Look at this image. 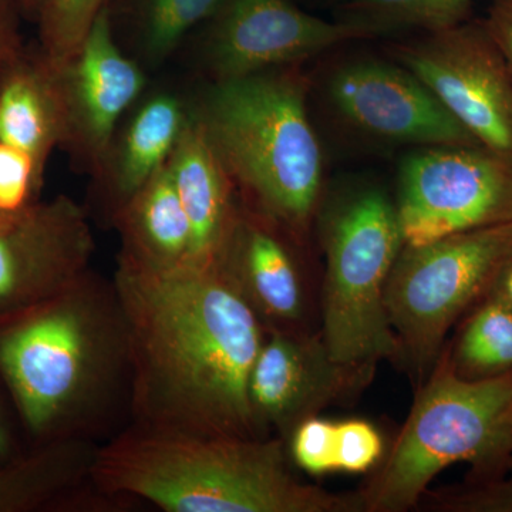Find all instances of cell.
Segmentation results:
<instances>
[{
  "label": "cell",
  "mask_w": 512,
  "mask_h": 512,
  "mask_svg": "<svg viewBox=\"0 0 512 512\" xmlns=\"http://www.w3.org/2000/svg\"><path fill=\"white\" fill-rule=\"evenodd\" d=\"M113 286L126 322L134 424L262 437L249 379L266 326L221 272L158 271L120 256Z\"/></svg>",
  "instance_id": "1"
},
{
  "label": "cell",
  "mask_w": 512,
  "mask_h": 512,
  "mask_svg": "<svg viewBox=\"0 0 512 512\" xmlns=\"http://www.w3.org/2000/svg\"><path fill=\"white\" fill-rule=\"evenodd\" d=\"M90 478L110 495L167 512H357L343 497L296 478L281 437L204 436L133 427L97 448Z\"/></svg>",
  "instance_id": "2"
},
{
  "label": "cell",
  "mask_w": 512,
  "mask_h": 512,
  "mask_svg": "<svg viewBox=\"0 0 512 512\" xmlns=\"http://www.w3.org/2000/svg\"><path fill=\"white\" fill-rule=\"evenodd\" d=\"M0 376L32 436L82 437L130 379L114 286L87 274L46 301L0 316Z\"/></svg>",
  "instance_id": "3"
},
{
  "label": "cell",
  "mask_w": 512,
  "mask_h": 512,
  "mask_svg": "<svg viewBox=\"0 0 512 512\" xmlns=\"http://www.w3.org/2000/svg\"><path fill=\"white\" fill-rule=\"evenodd\" d=\"M295 66L215 82L194 114L252 211L303 238L319 211L323 151Z\"/></svg>",
  "instance_id": "4"
},
{
  "label": "cell",
  "mask_w": 512,
  "mask_h": 512,
  "mask_svg": "<svg viewBox=\"0 0 512 512\" xmlns=\"http://www.w3.org/2000/svg\"><path fill=\"white\" fill-rule=\"evenodd\" d=\"M511 410L512 375L464 379L447 352L441 353L382 467L357 493L362 511L412 510L431 481L453 464L470 463L478 477H493L511 457Z\"/></svg>",
  "instance_id": "5"
},
{
  "label": "cell",
  "mask_w": 512,
  "mask_h": 512,
  "mask_svg": "<svg viewBox=\"0 0 512 512\" xmlns=\"http://www.w3.org/2000/svg\"><path fill=\"white\" fill-rule=\"evenodd\" d=\"M320 237L322 338L330 355L343 363L402 360L386 308L387 281L404 248L394 200L375 184L350 185L322 208Z\"/></svg>",
  "instance_id": "6"
},
{
  "label": "cell",
  "mask_w": 512,
  "mask_h": 512,
  "mask_svg": "<svg viewBox=\"0 0 512 512\" xmlns=\"http://www.w3.org/2000/svg\"><path fill=\"white\" fill-rule=\"evenodd\" d=\"M512 256V222L471 229L400 252L386 288L402 360L419 379L436 365L448 330L490 291Z\"/></svg>",
  "instance_id": "7"
},
{
  "label": "cell",
  "mask_w": 512,
  "mask_h": 512,
  "mask_svg": "<svg viewBox=\"0 0 512 512\" xmlns=\"http://www.w3.org/2000/svg\"><path fill=\"white\" fill-rule=\"evenodd\" d=\"M406 247L512 222V160L481 146L414 148L397 173Z\"/></svg>",
  "instance_id": "8"
},
{
  "label": "cell",
  "mask_w": 512,
  "mask_h": 512,
  "mask_svg": "<svg viewBox=\"0 0 512 512\" xmlns=\"http://www.w3.org/2000/svg\"><path fill=\"white\" fill-rule=\"evenodd\" d=\"M481 147L512 160V73L483 22L390 47Z\"/></svg>",
  "instance_id": "9"
},
{
  "label": "cell",
  "mask_w": 512,
  "mask_h": 512,
  "mask_svg": "<svg viewBox=\"0 0 512 512\" xmlns=\"http://www.w3.org/2000/svg\"><path fill=\"white\" fill-rule=\"evenodd\" d=\"M323 96L342 126L384 146H480L439 97L396 60H342L326 74Z\"/></svg>",
  "instance_id": "10"
},
{
  "label": "cell",
  "mask_w": 512,
  "mask_h": 512,
  "mask_svg": "<svg viewBox=\"0 0 512 512\" xmlns=\"http://www.w3.org/2000/svg\"><path fill=\"white\" fill-rule=\"evenodd\" d=\"M375 372V363L333 359L322 335L266 328L249 379L256 430L262 437L275 431L285 441L301 421L365 390Z\"/></svg>",
  "instance_id": "11"
},
{
  "label": "cell",
  "mask_w": 512,
  "mask_h": 512,
  "mask_svg": "<svg viewBox=\"0 0 512 512\" xmlns=\"http://www.w3.org/2000/svg\"><path fill=\"white\" fill-rule=\"evenodd\" d=\"M210 23L215 82L296 66L333 47L372 39L366 30L318 18L291 0H221Z\"/></svg>",
  "instance_id": "12"
},
{
  "label": "cell",
  "mask_w": 512,
  "mask_h": 512,
  "mask_svg": "<svg viewBox=\"0 0 512 512\" xmlns=\"http://www.w3.org/2000/svg\"><path fill=\"white\" fill-rule=\"evenodd\" d=\"M94 239L69 197L0 220V316L59 295L89 274Z\"/></svg>",
  "instance_id": "13"
},
{
  "label": "cell",
  "mask_w": 512,
  "mask_h": 512,
  "mask_svg": "<svg viewBox=\"0 0 512 512\" xmlns=\"http://www.w3.org/2000/svg\"><path fill=\"white\" fill-rule=\"evenodd\" d=\"M55 70L66 110L63 144L94 165H103L121 116L144 87L140 67L114 40L109 8L94 20L76 55Z\"/></svg>",
  "instance_id": "14"
},
{
  "label": "cell",
  "mask_w": 512,
  "mask_h": 512,
  "mask_svg": "<svg viewBox=\"0 0 512 512\" xmlns=\"http://www.w3.org/2000/svg\"><path fill=\"white\" fill-rule=\"evenodd\" d=\"M284 234L258 212L239 208L214 266L266 328L299 329L305 288Z\"/></svg>",
  "instance_id": "15"
},
{
  "label": "cell",
  "mask_w": 512,
  "mask_h": 512,
  "mask_svg": "<svg viewBox=\"0 0 512 512\" xmlns=\"http://www.w3.org/2000/svg\"><path fill=\"white\" fill-rule=\"evenodd\" d=\"M167 165L191 225L190 265L212 266L227 241L239 207L234 181L195 117L185 123Z\"/></svg>",
  "instance_id": "16"
},
{
  "label": "cell",
  "mask_w": 512,
  "mask_h": 512,
  "mask_svg": "<svg viewBox=\"0 0 512 512\" xmlns=\"http://www.w3.org/2000/svg\"><path fill=\"white\" fill-rule=\"evenodd\" d=\"M66 137L59 77L43 56L26 53L0 82V141L28 153L45 171Z\"/></svg>",
  "instance_id": "17"
},
{
  "label": "cell",
  "mask_w": 512,
  "mask_h": 512,
  "mask_svg": "<svg viewBox=\"0 0 512 512\" xmlns=\"http://www.w3.org/2000/svg\"><path fill=\"white\" fill-rule=\"evenodd\" d=\"M119 224L128 261L158 271L190 265L191 225L167 164L121 205Z\"/></svg>",
  "instance_id": "18"
},
{
  "label": "cell",
  "mask_w": 512,
  "mask_h": 512,
  "mask_svg": "<svg viewBox=\"0 0 512 512\" xmlns=\"http://www.w3.org/2000/svg\"><path fill=\"white\" fill-rule=\"evenodd\" d=\"M94 453L82 437L42 443L39 450L0 466V512L40 510L90 478Z\"/></svg>",
  "instance_id": "19"
},
{
  "label": "cell",
  "mask_w": 512,
  "mask_h": 512,
  "mask_svg": "<svg viewBox=\"0 0 512 512\" xmlns=\"http://www.w3.org/2000/svg\"><path fill=\"white\" fill-rule=\"evenodd\" d=\"M187 120L183 104L170 94L151 97L138 109L111 165L120 207L167 164Z\"/></svg>",
  "instance_id": "20"
},
{
  "label": "cell",
  "mask_w": 512,
  "mask_h": 512,
  "mask_svg": "<svg viewBox=\"0 0 512 512\" xmlns=\"http://www.w3.org/2000/svg\"><path fill=\"white\" fill-rule=\"evenodd\" d=\"M447 356L454 372L464 379L512 375L511 306L490 289L464 323Z\"/></svg>",
  "instance_id": "21"
},
{
  "label": "cell",
  "mask_w": 512,
  "mask_h": 512,
  "mask_svg": "<svg viewBox=\"0 0 512 512\" xmlns=\"http://www.w3.org/2000/svg\"><path fill=\"white\" fill-rule=\"evenodd\" d=\"M476 0H346L338 20L366 30L372 39L400 32H443L470 20Z\"/></svg>",
  "instance_id": "22"
},
{
  "label": "cell",
  "mask_w": 512,
  "mask_h": 512,
  "mask_svg": "<svg viewBox=\"0 0 512 512\" xmlns=\"http://www.w3.org/2000/svg\"><path fill=\"white\" fill-rule=\"evenodd\" d=\"M221 0H131L148 60L163 62L195 26L210 22Z\"/></svg>",
  "instance_id": "23"
},
{
  "label": "cell",
  "mask_w": 512,
  "mask_h": 512,
  "mask_svg": "<svg viewBox=\"0 0 512 512\" xmlns=\"http://www.w3.org/2000/svg\"><path fill=\"white\" fill-rule=\"evenodd\" d=\"M110 0H39L35 16L40 55L60 69L79 50L94 20L109 8Z\"/></svg>",
  "instance_id": "24"
},
{
  "label": "cell",
  "mask_w": 512,
  "mask_h": 512,
  "mask_svg": "<svg viewBox=\"0 0 512 512\" xmlns=\"http://www.w3.org/2000/svg\"><path fill=\"white\" fill-rule=\"evenodd\" d=\"M45 171L25 151L0 141V220L39 202Z\"/></svg>",
  "instance_id": "25"
},
{
  "label": "cell",
  "mask_w": 512,
  "mask_h": 512,
  "mask_svg": "<svg viewBox=\"0 0 512 512\" xmlns=\"http://www.w3.org/2000/svg\"><path fill=\"white\" fill-rule=\"evenodd\" d=\"M335 439V421L312 416L291 431L285 446L296 466L318 477L336 473Z\"/></svg>",
  "instance_id": "26"
},
{
  "label": "cell",
  "mask_w": 512,
  "mask_h": 512,
  "mask_svg": "<svg viewBox=\"0 0 512 512\" xmlns=\"http://www.w3.org/2000/svg\"><path fill=\"white\" fill-rule=\"evenodd\" d=\"M383 454L382 434L369 421L352 419L336 423V471L367 473L382 460Z\"/></svg>",
  "instance_id": "27"
},
{
  "label": "cell",
  "mask_w": 512,
  "mask_h": 512,
  "mask_svg": "<svg viewBox=\"0 0 512 512\" xmlns=\"http://www.w3.org/2000/svg\"><path fill=\"white\" fill-rule=\"evenodd\" d=\"M474 484L460 493L441 495L440 504L446 510L467 512H512V477Z\"/></svg>",
  "instance_id": "28"
},
{
  "label": "cell",
  "mask_w": 512,
  "mask_h": 512,
  "mask_svg": "<svg viewBox=\"0 0 512 512\" xmlns=\"http://www.w3.org/2000/svg\"><path fill=\"white\" fill-rule=\"evenodd\" d=\"M22 15L19 0H0V82L26 55L20 35Z\"/></svg>",
  "instance_id": "29"
},
{
  "label": "cell",
  "mask_w": 512,
  "mask_h": 512,
  "mask_svg": "<svg viewBox=\"0 0 512 512\" xmlns=\"http://www.w3.org/2000/svg\"><path fill=\"white\" fill-rule=\"evenodd\" d=\"M483 23L512 73V0H491Z\"/></svg>",
  "instance_id": "30"
},
{
  "label": "cell",
  "mask_w": 512,
  "mask_h": 512,
  "mask_svg": "<svg viewBox=\"0 0 512 512\" xmlns=\"http://www.w3.org/2000/svg\"><path fill=\"white\" fill-rule=\"evenodd\" d=\"M491 291L497 293L512 308V256L495 276Z\"/></svg>",
  "instance_id": "31"
},
{
  "label": "cell",
  "mask_w": 512,
  "mask_h": 512,
  "mask_svg": "<svg viewBox=\"0 0 512 512\" xmlns=\"http://www.w3.org/2000/svg\"><path fill=\"white\" fill-rule=\"evenodd\" d=\"M13 440L5 416L0 410V463H5L12 456Z\"/></svg>",
  "instance_id": "32"
},
{
  "label": "cell",
  "mask_w": 512,
  "mask_h": 512,
  "mask_svg": "<svg viewBox=\"0 0 512 512\" xmlns=\"http://www.w3.org/2000/svg\"><path fill=\"white\" fill-rule=\"evenodd\" d=\"M20 6H22L23 13L25 15L35 16L37 3L39 0H19Z\"/></svg>",
  "instance_id": "33"
},
{
  "label": "cell",
  "mask_w": 512,
  "mask_h": 512,
  "mask_svg": "<svg viewBox=\"0 0 512 512\" xmlns=\"http://www.w3.org/2000/svg\"><path fill=\"white\" fill-rule=\"evenodd\" d=\"M507 446H508V451H510V454L512 456V410L510 413V419H508Z\"/></svg>",
  "instance_id": "34"
}]
</instances>
